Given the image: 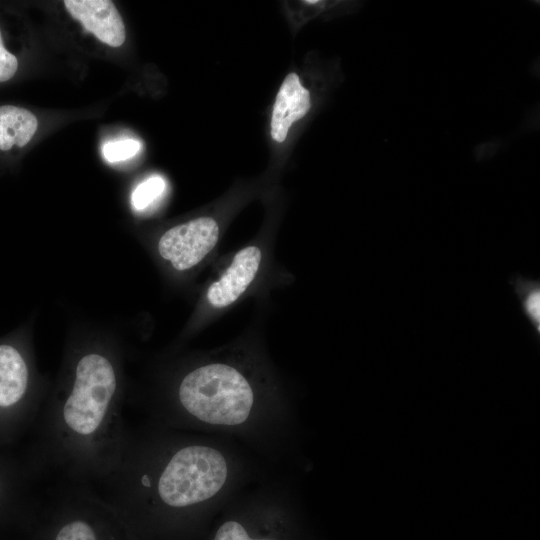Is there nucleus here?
I'll return each mask as SVG.
<instances>
[{"label":"nucleus","instance_id":"nucleus-5","mask_svg":"<svg viewBox=\"0 0 540 540\" xmlns=\"http://www.w3.org/2000/svg\"><path fill=\"white\" fill-rule=\"evenodd\" d=\"M219 232L217 221L206 216L176 225L160 237L159 255L178 271L191 269L216 246Z\"/></svg>","mask_w":540,"mask_h":540},{"label":"nucleus","instance_id":"nucleus-11","mask_svg":"<svg viewBox=\"0 0 540 540\" xmlns=\"http://www.w3.org/2000/svg\"><path fill=\"white\" fill-rule=\"evenodd\" d=\"M517 297L520 310L529 322L533 333L540 336V281L520 274L508 280Z\"/></svg>","mask_w":540,"mask_h":540},{"label":"nucleus","instance_id":"nucleus-12","mask_svg":"<svg viewBox=\"0 0 540 540\" xmlns=\"http://www.w3.org/2000/svg\"><path fill=\"white\" fill-rule=\"evenodd\" d=\"M166 181L160 175H152L140 182L133 190L131 204L135 211H144L154 205L164 194Z\"/></svg>","mask_w":540,"mask_h":540},{"label":"nucleus","instance_id":"nucleus-1","mask_svg":"<svg viewBox=\"0 0 540 540\" xmlns=\"http://www.w3.org/2000/svg\"><path fill=\"white\" fill-rule=\"evenodd\" d=\"M239 442L127 423L103 499L147 540H198L238 493L276 473Z\"/></svg>","mask_w":540,"mask_h":540},{"label":"nucleus","instance_id":"nucleus-7","mask_svg":"<svg viewBox=\"0 0 540 540\" xmlns=\"http://www.w3.org/2000/svg\"><path fill=\"white\" fill-rule=\"evenodd\" d=\"M262 260L261 249L250 245L239 250L224 273L207 289L208 303L217 309L234 303L255 279Z\"/></svg>","mask_w":540,"mask_h":540},{"label":"nucleus","instance_id":"nucleus-2","mask_svg":"<svg viewBox=\"0 0 540 540\" xmlns=\"http://www.w3.org/2000/svg\"><path fill=\"white\" fill-rule=\"evenodd\" d=\"M209 358L183 372L144 404V420L170 429L233 439L275 471L301 465L294 405L255 362Z\"/></svg>","mask_w":540,"mask_h":540},{"label":"nucleus","instance_id":"nucleus-3","mask_svg":"<svg viewBox=\"0 0 540 540\" xmlns=\"http://www.w3.org/2000/svg\"><path fill=\"white\" fill-rule=\"evenodd\" d=\"M122 408L112 356L96 349L75 356L36 419L34 473L43 480L99 485L120 454L127 428Z\"/></svg>","mask_w":540,"mask_h":540},{"label":"nucleus","instance_id":"nucleus-8","mask_svg":"<svg viewBox=\"0 0 540 540\" xmlns=\"http://www.w3.org/2000/svg\"><path fill=\"white\" fill-rule=\"evenodd\" d=\"M63 3L70 16L104 44L119 47L124 43V22L112 1L65 0Z\"/></svg>","mask_w":540,"mask_h":540},{"label":"nucleus","instance_id":"nucleus-13","mask_svg":"<svg viewBox=\"0 0 540 540\" xmlns=\"http://www.w3.org/2000/svg\"><path fill=\"white\" fill-rule=\"evenodd\" d=\"M141 147L139 140L125 138L105 142L101 152L107 162L116 163L134 157L140 152Z\"/></svg>","mask_w":540,"mask_h":540},{"label":"nucleus","instance_id":"nucleus-4","mask_svg":"<svg viewBox=\"0 0 540 540\" xmlns=\"http://www.w3.org/2000/svg\"><path fill=\"white\" fill-rule=\"evenodd\" d=\"M293 476L273 473L238 493L198 540H317Z\"/></svg>","mask_w":540,"mask_h":540},{"label":"nucleus","instance_id":"nucleus-6","mask_svg":"<svg viewBox=\"0 0 540 540\" xmlns=\"http://www.w3.org/2000/svg\"><path fill=\"white\" fill-rule=\"evenodd\" d=\"M32 375L22 350L9 342L0 343V410L25 408L35 420L43 403L31 397Z\"/></svg>","mask_w":540,"mask_h":540},{"label":"nucleus","instance_id":"nucleus-10","mask_svg":"<svg viewBox=\"0 0 540 540\" xmlns=\"http://www.w3.org/2000/svg\"><path fill=\"white\" fill-rule=\"evenodd\" d=\"M37 128L38 120L29 110L13 105L0 106V150L24 147Z\"/></svg>","mask_w":540,"mask_h":540},{"label":"nucleus","instance_id":"nucleus-9","mask_svg":"<svg viewBox=\"0 0 540 540\" xmlns=\"http://www.w3.org/2000/svg\"><path fill=\"white\" fill-rule=\"evenodd\" d=\"M310 93L296 73H289L276 95L271 116V137L283 142L291 125L310 110Z\"/></svg>","mask_w":540,"mask_h":540},{"label":"nucleus","instance_id":"nucleus-14","mask_svg":"<svg viewBox=\"0 0 540 540\" xmlns=\"http://www.w3.org/2000/svg\"><path fill=\"white\" fill-rule=\"evenodd\" d=\"M18 69V59L4 46L0 31V83L10 80Z\"/></svg>","mask_w":540,"mask_h":540}]
</instances>
